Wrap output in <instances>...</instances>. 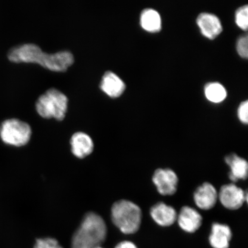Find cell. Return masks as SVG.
Instances as JSON below:
<instances>
[{
  "label": "cell",
  "mask_w": 248,
  "mask_h": 248,
  "mask_svg": "<svg viewBox=\"0 0 248 248\" xmlns=\"http://www.w3.org/2000/svg\"><path fill=\"white\" fill-rule=\"evenodd\" d=\"M32 129L29 124L19 119H10L3 122L0 126V138L5 144L20 147L30 140Z\"/></svg>",
  "instance_id": "cell-5"
},
{
  "label": "cell",
  "mask_w": 248,
  "mask_h": 248,
  "mask_svg": "<svg viewBox=\"0 0 248 248\" xmlns=\"http://www.w3.org/2000/svg\"><path fill=\"white\" fill-rule=\"evenodd\" d=\"M142 29L150 32H157L162 29V19L159 13L153 9L142 11L140 18Z\"/></svg>",
  "instance_id": "cell-16"
},
{
  "label": "cell",
  "mask_w": 248,
  "mask_h": 248,
  "mask_svg": "<svg viewBox=\"0 0 248 248\" xmlns=\"http://www.w3.org/2000/svg\"><path fill=\"white\" fill-rule=\"evenodd\" d=\"M115 248H138V247L132 242L125 241L118 244Z\"/></svg>",
  "instance_id": "cell-22"
},
{
  "label": "cell",
  "mask_w": 248,
  "mask_h": 248,
  "mask_svg": "<svg viewBox=\"0 0 248 248\" xmlns=\"http://www.w3.org/2000/svg\"><path fill=\"white\" fill-rule=\"evenodd\" d=\"M34 248H63V247L55 238H45L37 240Z\"/></svg>",
  "instance_id": "cell-19"
},
{
  "label": "cell",
  "mask_w": 248,
  "mask_h": 248,
  "mask_svg": "<svg viewBox=\"0 0 248 248\" xmlns=\"http://www.w3.org/2000/svg\"><path fill=\"white\" fill-rule=\"evenodd\" d=\"M100 88L109 97L117 98L122 95L125 91L126 86L123 80L116 74L112 71H108L102 76Z\"/></svg>",
  "instance_id": "cell-12"
},
{
  "label": "cell",
  "mask_w": 248,
  "mask_h": 248,
  "mask_svg": "<svg viewBox=\"0 0 248 248\" xmlns=\"http://www.w3.org/2000/svg\"><path fill=\"white\" fill-rule=\"evenodd\" d=\"M95 248H101V247H99Z\"/></svg>",
  "instance_id": "cell-23"
},
{
  "label": "cell",
  "mask_w": 248,
  "mask_h": 248,
  "mask_svg": "<svg viewBox=\"0 0 248 248\" xmlns=\"http://www.w3.org/2000/svg\"><path fill=\"white\" fill-rule=\"evenodd\" d=\"M225 162L230 167L229 177L233 184L239 180L247 179L248 164L246 160L233 154L225 157Z\"/></svg>",
  "instance_id": "cell-15"
},
{
  "label": "cell",
  "mask_w": 248,
  "mask_h": 248,
  "mask_svg": "<svg viewBox=\"0 0 248 248\" xmlns=\"http://www.w3.org/2000/svg\"><path fill=\"white\" fill-rule=\"evenodd\" d=\"M248 35H243L238 39L237 42V51L241 57L245 59L248 58Z\"/></svg>",
  "instance_id": "cell-20"
},
{
  "label": "cell",
  "mask_w": 248,
  "mask_h": 248,
  "mask_svg": "<svg viewBox=\"0 0 248 248\" xmlns=\"http://www.w3.org/2000/svg\"><path fill=\"white\" fill-rule=\"evenodd\" d=\"M235 23L241 30L247 31L248 24V7L246 5L238 8L235 12Z\"/></svg>",
  "instance_id": "cell-18"
},
{
  "label": "cell",
  "mask_w": 248,
  "mask_h": 248,
  "mask_svg": "<svg viewBox=\"0 0 248 248\" xmlns=\"http://www.w3.org/2000/svg\"><path fill=\"white\" fill-rule=\"evenodd\" d=\"M232 236L231 229L229 226L215 223L212 225L209 243L213 248H228Z\"/></svg>",
  "instance_id": "cell-14"
},
{
  "label": "cell",
  "mask_w": 248,
  "mask_h": 248,
  "mask_svg": "<svg viewBox=\"0 0 248 248\" xmlns=\"http://www.w3.org/2000/svg\"><path fill=\"white\" fill-rule=\"evenodd\" d=\"M111 216L114 225L124 234L135 233L140 227L141 210L131 201L123 200L116 202L111 207Z\"/></svg>",
  "instance_id": "cell-3"
},
{
  "label": "cell",
  "mask_w": 248,
  "mask_h": 248,
  "mask_svg": "<svg viewBox=\"0 0 248 248\" xmlns=\"http://www.w3.org/2000/svg\"><path fill=\"white\" fill-rule=\"evenodd\" d=\"M183 231L193 233L198 230L202 223V217L197 210L190 206L183 207L176 219Z\"/></svg>",
  "instance_id": "cell-9"
},
{
  "label": "cell",
  "mask_w": 248,
  "mask_h": 248,
  "mask_svg": "<svg viewBox=\"0 0 248 248\" xmlns=\"http://www.w3.org/2000/svg\"><path fill=\"white\" fill-rule=\"evenodd\" d=\"M8 58L15 63H37L46 69L58 72L66 71L74 62V56L69 51L48 54L32 43L15 46L9 51Z\"/></svg>",
  "instance_id": "cell-1"
},
{
  "label": "cell",
  "mask_w": 248,
  "mask_h": 248,
  "mask_svg": "<svg viewBox=\"0 0 248 248\" xmlns=\"http://www.w3.org/2000/svg\"><path fill=\"white\" fill-rule=\"evenodd\" d=\"M218 199V192L212 184L204 183L194 194L195 203L201 210H208L215 206Z\"/></svg>",
  "instance_id": "cell-8"
},
{
  "label": "cell",
  "mask_w": 248,
  "mask_h": 248,
  "mask_svg": "<svg viewBox=\"0 0 248 248\" xmlns=\"http://www.w3.org/2000/svg\"><path fill=\"white\" fill-rule=\"evenodd\" d=\"M204 94L210 102L220 103L225 100L227 92L224 86L218 82L207 83L204 87Z\"/></svg>",
  "instance_id": "cell-17"
},
{
  "label": "cell",
  "mask_w": 248,
  "mask_h": 248,
  "mask_svg": "<svg viewBox=\"0 0 248 248\" xmlns=\"http://www.w3.org/2000/svg\"><path fill=\"white\" fill-rule=\"evenodd\" d=\"M153 181L159 193L164 196L173 195L177 190L178 176L172 170H156L154 173Z\"/></svg>",
  "instance_id": "cell-7"
},
{
  "label": "cell",
  "mask_w": 248,
  "mask_h": 248,
  "mask_svg": "<svg viewBox=\"0 0 248 248\" xmlns=\"http://www.w3.org/2000/svg\"><path fill=\"white\" fill-rule=\"evenodd\" d=\"M150 215L157 225L163 227L174 224L178 216L174 208L163 202L157 203L152 207Z\"/></svg>",
  "instance_id": "cell-11"
},
{
  "label": "cell",
  "mask_w": 248,
  "mask_h": 248,
  "mask_svg": "<svg viewBox=\"0 0 248 248\" xmlns=\"http://www.w3.org/2000/svg\"><path fill=\"white\" fill-rule=\"evenodd\" d=\"M218 200L225 208L235 210L240 209L248 202V193L234 184L222 186L218 193Z\"/></svg>",
  "instance_id": "cell-6"
},
{
  "label": "cell",
  "mask_w": 248,
  "mask_h": 248,
  "mask_svg": "<svg viewBox=\"0 0 248 248\" xmlns=\"http://www.w3.org/2000/svg\"><path fill=\"white\" fill-rule=\"evenodd\" d=\"M71 151L74 156L83 159L91 155L94 149L92 139L86 133L78 132L74 133L71 138Z\"/></svg>",
  "instance_id": "cell-13"
},
{
  "label": "cell",
  "mask_w": 248,
  "mask_h": 248,
  "mask_svg": "<svg viewBox=\"0 0 248 248\" xmlns=\"http://www.w3.org/2000/svg\"><path fill=\"white\" fill-rule=\"evenodd\" d=\"M107 227L102 217L94 212L86 214L79 227L74 232L71 248H95L106 239Z\"/></svg>",
  "instance_id": "cell-2"
},
{
  "label": "cell",
  "mask_w": 248,
  "mask_h": 248,
  "mask_svg": "<svg viewBox=\"0 0 248 248\" xmlns=\"http://www.w3.org/2000/svg\"><path fill=\"white\" fill-rule=\"evenodd\" d=\"M248 101L242 102L238 109V117L240 122L244 124L248 123Z\"/></svg>",
  "instance_id": "cell-21"
},
{
  "label": "cell",
  "mask_w": 248,
  "mask_h": 248,
  "mask_svg": "<svg viewBox=\"0 0 248 248\" xmlns=\"http://www.w3.org/2000/svg\"><path fill=\"white\" fill-rule=\"evenodd\" d=\"M197 23L202 34L210 40L216 39L222 32L221 21L214 14H201L197 18Z\"/></svg>",
  "instance_id": "cell-10"
},
{
  "label": "cell",
  "mask_w": 248,
  "mask_h": 248,
  "mask_svg": "<svg viewBox=\"0 0 248 248\" xmlns=\"http://www.w3.org/2000/svg\"><path fill=\"white\" fill-rule=\"evenodd\" d=\"M68 107L67 96L59 90L51 88L40 96L36 103L39 115L45 119L54 118L61 121L66 116Z\"/></svg>",
  "instance_id": "cell-4"
}]
</instances>
